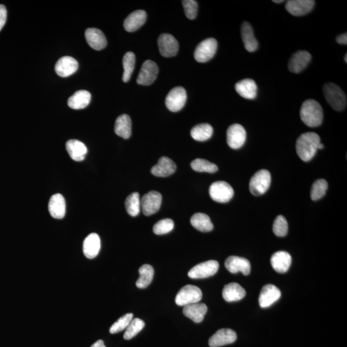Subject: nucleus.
<instances>
[{"label":"nucleus","instance_id":"obj_34","mask_svg":"<svg viewBox=\"0 0 347 347\" xmlns=\"http://www.w3.org/2000/svg\"><path fill=\"white\" fill-rule=\"evenodd\" d=\"M213 128L209 124H200L192 129L191 135L195 140L204 141L212 137Z\"/></svg>","mask_w":347,"mask_h":347},{"label":"nucleus","instance_id":"obj_43","mask_svg":"<svg viewBox=\"0 0 347 347\" xmlns=\"http://www.w3.org/2000/svg\"><path fill=\"white\" fill-rule=\"evenodd\" d=\"M174 227V221L171 219H161L154 224L153 232L156 235H164L171 232Z\"/></svg>","mask_w":347,"mask_h":347},{"label":"nucleus","instance_id":"obj_38","mask_svg":"<svg viewBox=\"0 0 347 347\" xmlns=\"http://www.w3.org/2000/svg\"><path fill=\"white\" fill-rule=\"evenodd\" d=\"M194 171L199 172H209L214 173L218 171V167L206 159L197 158L192 161L191 164Z\"/></svg>","mask_w":347,"mask_h":347},{"label":"nucleus","instance_id":"obj_32","mask_svg":"<svg viewBox=\"0 0 347 347\" xmlns=\"http://www.w3.org/2000/svg\"><path fill=\"white\" fill-rule=\"evenodd\" d=\"M131 118L129 116L124 114L116 118L115 124V132L118 136L124 139H128L131 135Z\"/></svg>","mask_w":347,"mask_h":347},{"label":"nucleus","instance_id":"obj_40","mask_svg":"<svg viewBox=\"0 0 347 347\" xmlns=\"http://www.w3.org/2000/svg\"><path fill=\"white\" fill-rule=\"evenodd\" d=\"M145 326V322L140 318H134L129 324L124 334V338L126 340L132 339L137 335Z\"/></svg>","mask_w":347,"mask_h":347},{"label":"nucleus","instance_id":"obj_22","mask_svg":"<svg viewBox=\"0 0 347 347\" xmlns=\"http://www.w3.org/2000/svg\"><path fill=\"white\" fill-rule=\"evenodd\" d=\"M292 258L287 252L279 251L274 253L271 258V264L276 272L284 273L288 272L291 267Z\"/></svg>","mask_w":347,"mask_h":347},{"label":"nucleus","instance_id":"obj_8","mask_svg":"<svg viewBox=\"0 0 347 347\" xmlns=\"http://www.w3.org/2000/svg\"><path fill=\"white\" fill-rule=\"evenodd\" d=\"M219 262L216 260H208L195 266L188 273L190 278L193 279H201L216 274L219 270Z\"/></svg>","mask_w":347,"mask_h":347},{"label":"nucleus","instance_id":"obj_11","mask_svg":"<svg viewBox=\"0 0 347 347\" xmlns=\"http://www.w3.org/2000/svg\"><path fill=\"white\" fill-rule=\"evenodd\" d=\"M158 72V67L156 63L151 60H147L141 66L136 83L140 85H151L156 79Z\"/></svg>","mask_w":347,"mask_h":347},{"label":"nucleus","instance_id":"obj_47","mask_svg":"<svg viewBox=\"0 0 347 347\" xmlns=\"http://www.w3.org/2000/svg\"><path fill=\"white\" fill-rule=\"evenodd\" d=\"M91 347H106L105 346V343L102 339H99L97 341H96L95 343H93Z\"/></svg>","mask_w":347,"mask_h":347},{"label":"nucleus","instance_id":"obj_15","mask_svg":"<svg viewBox=\"0 0 347 347\" xmlns=\"http://www.w3.org/2000/svg\"><path fill=\"white\" fill-rule=\"evenodd\" d=\"M237 334L230 329H221L209 339L210 347H219L232 344L236 341Z\"/></svg>","mask_w":347,"mask_h":347},{"label":"nucleus","instance_id":"obj_29","mask_svg":"<svg viewBox=\"0 0 347 347\" xmlns=\"http://www.w3.org/2000/svg\"><path fill=\"white\" fill-rule=\"evenodd\" d=\"M246 291L239 283L232 282L224 286L222 290V297L228 302L242 300L246 296Z\"/></svg>","mask_w":347,"mask_h":347},{"label":"nucleus","instance_id":"obj_2","mask_svg":"<svg viewBox=\"0 0 347 347\" xmlns=\"http://www.w3.org/2000/svg\"><path fill=\"white\" fill-rule=\"evenodd\" d=\"M300 114L301 120L310 128H316L323 123V109L315 100L308 99L303 102Z\"/></svg>","mask_w":347,"mask_h":347},{"label":"nucleus","instance_id":"obj_4","mask_svg":"<svg viewBox=\"0 0 347 347\" xmlns=\"http://www.w3.org/2000/svg\"><path fill=\"white\" fill-rule=\"evenodd\" d=\"M272 176L268 170L262 169L256 172L250 182V191L255 196H261L269 189Z\"/></svg>","mask_w":347,"mask_h":347},{"label":"nucleus","instance_id":"obj_48","mask_svg":"<svg viewBox=\"0 0 347 347\" xmlns=\"http://www.w3.org/2000/svg\"><path fill=\"white\" fill-rule=\"evenodd\" d=\"M324 148V145L323 144L320 143L319 144L318 147V149H322Z\"/></svg>","mask_w":347,"mask_h":347},{"label":"nucleus","instance_id":"obj_39","mask_svg":"<svg viewBox=\"0 0 347 347\" xmlns=\"http://www.w3.org/2000/svg\"><path fill=\"white\" fill-rule=\"evenodd\" d=\"M328 189V181L324 179H319L313 184L311 191V198L313 201H318L322 198Z\"/></svg>","mask_w":347,"mask_h":347},{"label":"nucleus","instance_id":"obj_21","mask_svg":"<svg viewBox=\"0 0 347 347\" xmlns=\"http://www.w3.org/2000/svg\"><path fill=\"white\" fill-rule=\"evenodd\" d=\"M176 170L175 163L167 157L163 156L159 158L158 164L151 169V173L157 177L166 178L173 174Z\"/></svg>","mask_w":347,"mask_h":347},{"label":"nucleus","instance_id":"obj_37","mask_svg":"<svg viewBox=\"0 0 347 347\" xmlns=\"http://www.w3.org/2000/svg\"><path fill=\"white\" fill-rule=\"evenodd\" d=\"M125 205L126 211L131 216L135 217L138 215L141 208L140 195L138 192H133L129 195L126 198Z\"/></svg>","mask_w":347,"mask_h":347},{"label":"nucleus","instance_id":"obj_31","mask_svg":"<svg viewBox=\"0 0 347 347\" xmlns=\"http://www.w3.org/2000/svg\"><path fill=\"white\" fill-rule=\"evenodd\" d=\"M91 98H92V95L88 91H77L69 98L68 100V105L73 110H82L89 105Z\"/></svg>","mask_w":347,"mask_h":347},{"label":"nucleus","instance_id":"obj_42","mask_svg":"<svg viewBox=\"0 0 347 347\" xmlns=\"http://www.w3.org/2000/svg\"><path fill=\"white\" fill-rule=\"evenodd\" d=\"M273 231L278 237H284L288 232L287 220L283 215H280L275 219L273 226Z\"/></svg>","mask_w":347,"mask_h":347},{"label":"nucleus","instance_id":"obj_16","mask_svg":"<svg viewBox=\"0 0 347 347\" xmlns=\"http://www.w3.org/2000/svg\"><path fill=\"white\" fill-rule=\"evenodd\" d=\"M281 292L278 288L273 284H268L262 288L260 291L258 302L262 308L270 307L279 300Z\"/></svg>","mask_w":347,"mask_h":347},{"label":"nucleus","instance_id":"obj_28","mask_svg":"<svg viewBox=\"0 0 347 347\" xmlns=\"http://www.w3.org/2000/svg\"><path fill=\"white\" fill-rule=\"evenodd\" d=\"M241 37L247 51L253 52L258 49V42L249 23L245 22L241 25Z\"/></svg>","mask_w":347,"mask_h":347},{"label":"nucleus","instance_id":"obj_5","mask_svg":"<svg viewBox=\"0 0 347 347\" xmlns=\"http://www.w3.org/2000/svg\"><path fill=\"white\" fill-rule=\"evenodd\" d=\"M209 194L214 201L220 203H226L232 199L234 195V189L229 183L225 181H216L211 185Z\"/></svg>","mask_w":347,"mask_h":347},{"label":"nucleus","instance_id":"obj_25","mask_svg":"<svg viewBox=\"0 0 347 347\" xmlns=\"http://www.w3.org/2000/svg\"><path fill=\"white\" fill-rule=\"evenodd\" d=\"M100 250V239L98 234L93 233L86 238L83 242V253L90 259L94 258Z\"/></svg>","mask_w":347,"mask_h":347},{"label":"nucleus","instance_id":"obj_36","mask_svg":"<svg viewBox=\"0 0 347 347\" xmlns=\"http://www.w3.org/2000/svg\"><path fill=\"white\" fill-rule=\"evenodd\" d=\"M136 57L133 52H127L123 57L124 74L123 80L128 83L130 80L131 75L135 67Z\"/></svg>","mask_w":347,"mask_h":347},{"label":"nucleus","instance_id":"obj_46","mask_svg":"<svg viewBox=\"0 0 347 347\" xmlns=\"http://www.w3.org/2000/svg\"><path fill=\"white\" fill-rule=\"evenodd\" d=\"M336 39L337 43H338L339 44L346 45L347 44L346 33H344V34L338 35V36L336 37Z\"/></svg>","mask_w":347,"mask_h":347},{"label":"nucleus","instance_id":"obj_45","mask_svg":"<svg viewBox=\"0 0 347 347\" xmlns=\"http://www.w3.org/2000/svg\"><path fill=\"white\" fill-rule=\"evenodd\" d=\"M7 17L6 7L4 5H0V31L6 24Z\"/></svg>","mask_w":347,"mask_h":347},{"label":"nucleus","instance_id":"obj_24","mask_svg":"<svg viewBox=\"0 0 347 347\" xmlns=\"http://www.w3.org/2000/svg\"><path fill=\"white\" fill-rule=\"evenodd\" d=\"M235 90L238 94L247 99L253 100L257 97V85L253 79L245 78L235 85Z\"/></svg>","mask_w":347,"mask_h":347},{"label":"nucleus","instance_id":"obj_23","mask_svg":"<svg viewBox=\"0 0 347 347\" xmlns=\"http://www.w3.org/2000/svg\"><path fill=\"white\" fill-rule=\"evenodd\" d=\"M147 14L144 10L133 12L126 17L124 22V29L129 32H133L140 29L145 24Z\"/></svg>","mask_w":347,"mask_h":347},{"label":"nucleus","instance_id":"obj_19","mask_svg":"<svg viewBox=\"0 0 347 347\" xmlns=\"http://www.w3.org/2000/svg\"><path fill=\"white\" fill-rule=\"evenodd\" d=\"M78 67V62L74 58L65 56L58 60L55 66V70L60 77H67L73 74Z\"/></svg>","mask_w":347,"mask_h":347},{"label":"nucleus","instance_id":"obj_33","mask_svg":"<svg viewBox=\"0 0 347 347\" xmlns=\"http://www.w3.org/2000/svg\"><path fill=\"white\" fill-rule=\"evenodd\" d=\"M191 223L195 229L202 232H209L214 229L209 215L202 213H196L192 215Z\"/></svg>","mask_w":347,"mask_h":347},{"label":"nucleus","instance_id":"obj_1","mask_svg":"<svg viewBox=\"0 0 347 347\" xmlns=\"http://www.w3.org/2000/svg\"><path fill=\"white\" fill-rule=\"evenodd\" d=\"M320 143V136L314 132H307L299 136L296 141V153L301 160L308 162L315 156Z\"/></svg>","mask_w":347,"mask_h":347},{"label":"nucleus","instance_id":"obj_49","mask_svg":"<svg viewBox=\"0 0 347 347\" xmlns=\"http://www.w3.org/2000/svg\"><path fill=\"white\" fill-rule=\"evenodd\" d=\"M273 2H274V3H276V4H280V3H282V2H283V1H282V0H281V1H276V0H274V1H273Z\"/></svg>","mask_w":347,"mask_h":347},{"label":"nucleus","instance_id":"obj_20","mask_svg":"<svg viewBox=\"0 0 347 347\" xmlns=\"http://www.w3.org/2000/svg\"><path fill=\"white\" fill-rule=\"evenodd\" d=\"M86 42L90 47L95 50H101L107 46V40L104 33L96 28H90L86 30Z\"/></svg>","mask_w":347,"mask_h":347},{"label":"nucleus","instance_id":"obj_18","mask_svg":"<svg viewBox=\"0 0 347 347\" xmlns=\"http://www.w3.org/2000/svg\"><path fill=\"white\" fill-rule=\"evenodd\" d=\"M225 267L232 273L241 272L244 275H248L251 272V264L247 258L230 256L225 261Z\"/></svg>","mask_w":347,"mask_h":347},{"label":"nucleus","instance_id":"obj_13","mask_svg":"<svg viewBox=\"0 0 347 347\" xmlns=\"http://www.w3.org/2000/svg\"><path fill=\"white\" fill-rule=\"evenodd\" d=\"M162 196L156 191H151L146 194L140 199L141 207L144 214L149 216L155 214L161 207Z\"/></svg>","mask_w":347,"mask_h":347},{"label":"nucleus","instance_id":"obj_7","mask_svg":"<svg viewBox=\"0 0 347 347\" xmlns=\"http://www.w3.org/2000/svg\"><path fill=\"white\" fill-rule=\"evenodd\" d=\"M217 49V40L214 38H208L197 45L194 54L195 59L199 63L209 62L214 56Z\"/></svg>","mask_w":347,"mask_h":347},{"label":"nucleus","instance_id":"obj_17","mask_svg":"<svg viewBox=\"0 0 347 347\" xmlns=\"http://www.w3.org/2000/svg\"><path fill=\"white\" fill-rule=\"evenodd\" d=\"M311 60V55L305 50H299L290 58L288 68L290 72L298 73L308 67Z\"/></svg>","mask_w":347,"mask_h":347},{"label":"nucleus","instance_id":"obj_12","mask_svg":"<svg viewBox=\"0 0 347 347\" xmlns=\"http://www.w3.org/2000/svg\"><path fill=\"white\" fill-rule=\"evenodd\" d=\"M159 52L162 56L172 57L178 54L179 43L176 38L169 34H162L158 39Z\"/></svg>","mask_w":347,"mask_h":347},{"label":"nucleus","instance_id":"obj_30","mask_svg":"<svg viewBox=\"0 0 347 347\" xmlns=\"http://www.w3.org/2000/svg\"><path fill=\"white\" fill-rule=\"evenodd\" d=\"M66 149L71 158L76 161L84 160L88 151L85 144L77 140H68L66 144Z\"/></svg>","mask_w":347,"mask_h":347},{"label":"nucleus","instance_id":"obj_26","mask_svg":"<svg viewBox=\"0 0 347 347\" xmlns=\"http://www.w3.org/2000/svg\"><path fill=\"white\" fill-rule=\"evenodd\" d=\"M207 306L205 303H196L184 306L183 312L185 316L195 323H201L207 313Z\"/></svg>","mask_w":347,"mask_h":347},{"label":"nucleus","instance_id":"obj_35","mask_svg":"<svg viewBox=\"0 0 347 347\" xmlns=\"http://www.w3.org/2000/svg\"><path fill=\"white\" fill-rule=\"evenodd\" d=\"M140 277L136 282V285L140 289L148 288L153 281L154 272L153 268L149 264L141 266L139 269Z\"/></svg>","mask_w":347,"mask_h":347},{"label":"nucleus","instance_id":"obj_9","mask_svg":"<svg viewBox=\"0 0 347 347\" xmlns=\"http://www.w3.org/2000/svg\"><path fill=\"white\" fill-rule=\"evenodd\" d=\"M186 90L178 86L173 88L167 95L166 105L168 110L172 112H178L184 107L187 101Z\"/></svg>","mask_w":347,"mask_h":347},{"label":"nucleus","instance_id":"obj_14","mask_svg":"<svg viewBox=\"0 0 347 347\" xmlns=\"http://www.w3.org/2000/svg\"><path fill=\"white\" fill-rule=\"evenodd\" d=\"M315 5L313 0H290L285 4V9L293 16H301L312 11Z\"/></svg>","mask_w":347,"mask_h":347},{"label":"nucleus","instance_id":"obj_10","mask_svg":"<svg viewBox=\"0 0 347 347\" xmlns=\"http://www.w3.org/2000/svg\"><path fill=\"white\" fill-rule=\"evenodd\" d=\"M228 145L233 149L242 148L247 140V132L243 126L235 124L230 126L227 132Z\"/></svg>","mask_w":347,"mask_h":347},{"label":"nucleus","instance_id":"obj_41","mask_svg":"<svg viewBox=\"0 0 347 347\" xmlns=\"http://www.w3.org/2000/svg\"><path fill=\"white\" fill-rule=\"evenodd\" d=\"M133 319L132 313H128L126 315L121 316L116 322L114 323L110 329L111 334H116L120 332L125 330L129 324L131 323Z\"/></svg>","mask_w":347,"mask_h":347},{"label":"nucleus","instance_id":"obj_3","mask_svg":"<svg viewBox=\"0 0 347 347\" xmlns=\"http://www.w3.org/2000/svg\"><path fill=\"white\" fill-rule=\"evenodd\" d=\"M323 92L326 102L334 110L341 111L346 108V95L339 86L334 83H326L323 86Z\"/></svg>","mask_w":347,"mask_h":347},{"label":"nucleus","instance_id":"obj_6","mask_svg":"<svg viewBox=\"0 0 347 347\" xmlns=\"http://www.w3.org/2000/svg\"><path fill=\"white\" fill-rule=\"evenodd\" d=\"M202 291L197 286L187 285L179 291L176 296L177 305L186 306L199 302L202 298Z\"/></svg>","mask_w":347,"mask_h":347},{"label":"nucleus","instance_id":"obj_50","mask_svg":"<svg viewBox=\"0 0 347 347\" xmlns=\"http://www.w3.org/2000/svg\"><path fill=\"white\" fill-rule=\"evenodd\" d=\"M346 57H347V54H345V57H344V62L347 63V60H346Z\"/></svg>","mask_w":347,"mask_h":347},{"label":"nucleus","instance_id":"obj_44","mask_svg":"<svg viewBox=\"0 0 347 347\" xmlns=\"http://www.w3.org/2000/svg\"><path fill=\"white\" fill-rule=\"evenodd\" d=\"M182 4L187 18L189 19L196 18L198 10L197 2L194 0H183L182 1Z\"/></svg>","mask_w":347,"mask_h":347},{"label":"nucleus","instance_id":"obj_27","mask_svg":"<svg viewBox=\"0 0 347 347\" xmlns=\"http://www.w3.org/2000/svg\"><path fill=\"white\" fill-rule=\"evenodd\" d=\"M49 210L50 215L55 219H60L66 214V201L60 194L53 195L50 199Z\"/></svg>","mask_w":347,"mask_h":347}]
</instances>
